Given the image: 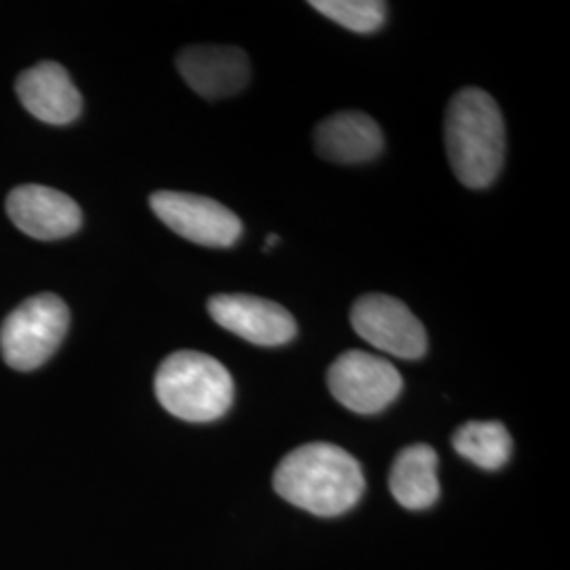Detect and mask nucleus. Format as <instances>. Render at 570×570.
<instances>
[{"label":"nucleus","instance_id":"10","mask_svg":"<svg viewBox=\"0 0 570 570\" xmlns=\"http://www.w3.org/2000/svg\"><path fill=\"white\" fill-rule=\"evenodd\" d=\"M178 70L188 87L207 100L235 96L249 81V60L239 47H186L178 56Z\"/></svg>","mask_w":570,"mask_h":570},{"label":"nucleus","instance_id":"6","mask_svg":"<svg viewBox=\"0 0 570 570\" xmlns=\"http://www.w3.org/2000/svg\"><path fill=\"white\" fill-rule=\"evenodd\" d=\"M150 207L167 228L193 244L230 247L244 233L235 212L204 195L159 190L150 197Z\"/></svg>","mask_w":570,"mask_h":570},{"label":"nucleus","instance_id":"4","mask_svg":"<svg viewBox=\"0 0 570 570\" xmlns=\"http://www.w3.org/2000/svg\"><path fill=\"white\" fill-rule=\"evenodd\" d=\"M70 326L68 306L56 294H39L18 306L0 330V351L20 372L41 367L61 345Z\"/></svg>","mask_w":570,"mask_h":570},{"label":"nucleus","instance_id":"7","mask_svg":"<svg viewBox=\"0 0 570 570\" xmlns=\"http://www.w3.org/2000/svg\"><path fill=\"white\" fill-rule=\"evenodd\" d=\"M351 324L366 343L400 360H421L428 353V332L402 301L387 294H366L351 308Z\"/></svg>","mask_w":570,"mask_h":570},{"label":"nucleus","instance_id":"2","mask_svg":"<svg viewBox=\"0 0 570 570\" xmlns=\"http://www.w3.org/2000/svg\"><path fill=\"white\" fill-rule=\"evenodd\" d=\"M444 138L459 183L487 188L505 161V122L487 91L469 87L449 104Z\"/></svg>","mask_w":570,"mask_h":570},{"label":"nucleus","instance_id":"3","mask_svg":"<svg viewBox=\"0 0 570 570\" xmlns=\"http://www.w3.org/2000/svg\"><path fill=\"white\" fill-rule=\"evenodd\" d=\"M155 393L169 414L188 423H209L228 412L235 385L230 372L216 357L178 351L157 370Z\"/></svg>","mask_w":570,"mask_h":570},{"label":"nucleus","instance_id":"15","mask_svg":"<svg viewBox=\"0 0 570 570\" xmlns=\"http://www.w3.org/2000/svg\"><path fill=\"white\" fill-rule=\"evenodd\" d=\"M313 9L351 32H376L387 20V4L381 0H313Z\"/></svg>","mask_w":570,"mask_h":570},{"label":"nucleus","instance_id":"5","mask_svg":"<svg viewBox=\"0 0 570 570\" xmlns=\"http://www.w3.org/2000/svg\"><path fill=\"white\" fill-rule=\"evenodd\" d=\"M402 374L387 360L366 351H346L327 372L332 395L357 414H376L402 393Z\"/></svg>","mask_w":570,"mask_h":570},{"label":"nucleus","instance_id":"12","mask_svg":"<svg viewBox=\"0 0 570 570\" xmlns=\"http://www.w3.org/2000/svg\"><path fill=\"white\" fill-rule=\"evenodd\" d=\"M383 131L366 112L343 110L317 125V153L334 164H366L383 150Z\"/></svg>","mask_w":570,"mask_h":570},{"label":"nucleus","instance_id":"11","mask_svg":"<svg viewBox=\"0 0 570 570\" xmlns=\"http://www.w3.org/2000/svg\"><path fill=\"white\" fill-rule=\"evenodd\" d=\"M18 96L26 110L42 122L68 125L81 115V94L56 61H42L21 72Z\"/></svg>","mask_w":570,"mask_h":570},{"label":"nucleus","instance_id":"13","mask_svg":"<svg viewBox=\"0 0 570 570\" xmlns=\"http://www.w3.org/2000/svg\"><path fill=\"white\" fill-rule=\"evenodd\" d=\"M389 490L406 510L431 508L440 497L435 450L428 444H414L402 450L389 473Z\"/></svg>","mask_w":570,"mask_h":570},{"label":"nucleus","instance_id":"1","mask_svg":"<svg viewBox=\"0 0 570 570\" xmlns=\"http://www.w3.org/2000/svg\"><path fill=\"white\" fill-rule=\"evenodd\" d=\"M273 487L287 503L322 518H334L360 503L366 480L353 454L317 442L292 450L275 469Z\"/></svg>","mask_w":570,"mask_h":570},{"label":"nucleus","instance_id":"14","mask_svg":"<svg viewBox=\"0 0 570 570\" xmlns=\"http://www.w3.org/2000/svg\"><path fill=\"white\" fill-rule=\"evenodd\" d=\"M452 444L469 463L487 471L503 468L513 449L510 431L497 421H471L456 429Z\"/></svg>","mask_w":570,"mask_h":570},{"label":"nucleus","instance_id":"8","mask_svg":"<svg viewBox=\"0 0 570 570\" xmlns=\"http://www.w3.org/2000/svg\"><path fill=\"white\" fill-rule=\"evenodd\" d=\"M218 326L258 346H282L296 336V320L273 301L252 294H218L209 303Z\"/></svg>","mask_w":570,"mask_h":570},{"label":"nucleus","instance_id":"16","mask_svg":"<svg viewBox=\"0 0 570 570\" xmlns=\"http://www.w3.org/2000/svg\"><path fill=\"white\" fill-rule=\"evenodd\" d=\"M277 242H279V239H277V235H268V239H266V249H268V247H273Z\"/></svg>","mask_w":570,"mask_h":570},{"label":"nucleus","instance_id":"9","mask_svg":"<svg viewBox=\"0 0 570 570\" xmlns=\"http://www.w3.org/2000/svg\"><path fill=\"white\" fill-rule=\"evenodd\" d=\"M7 212L21 233L42 242L63 239L77 233L82 223L81 207L75 199L39 184L13 188L7 197Z\"/></svg>","mask_w":570,"mask_h":570}]
</instances>
